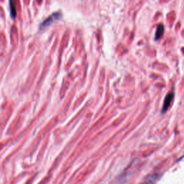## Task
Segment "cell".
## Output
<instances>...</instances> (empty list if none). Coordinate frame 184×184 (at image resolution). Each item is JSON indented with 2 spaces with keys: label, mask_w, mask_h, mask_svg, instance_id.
I'll list each match as a JSON object with an SVG mask.
<instances>
[{
  "label": "cell",
  "mask_w": 184,
  "mask_h": 184,
  "mask_svg": "<svg viewBox=\"0 0 184 184\" xmlns=\"http://www.w3.org/2000/svg\"><path fill=\"white\" fill-rule=\"evenodd\" d=\"M61 17H62V15H61V14L60 13V12L53 13V15H51V16L48 17L42 23L41 25H40V28L44 29L45 28V27H48V26L52 24L53 22H55V20H58L60 18H61Z\"/></svg>",
  "instance_id": "1"
},
{
  "label": "cell",
  "mask_w": 184,
  "mask_h": 184,
  "mask_svg": "<svg viewBox=\"0 0 184 184\" xmlns=\"http://www.w3.org/2000/svg\"><path fill=\"white\" fill-rule=\"evenodd\" d=\"M173 98H174V93H173V92L168 93V94H167V96L165 98V100H164L163 106V108H162L163 114L166 112L167 110L168 109L169 107L171 106V103H172L173 100Z\"/></svg>",
  "instance_id": "2"
},
{
  "label": "cell",
  "mask_w": 184,
  "mask_h": 184,
  "mask_svg": "<svg viewBox=\"0 0 184 184\" xmlns=\"http://www.w3.org/2000/svg\"><path fill=\"white\" fill-rule=\"evenodd\" d=\"M164 33V27L162 24H160L157 27V30L155 33V40H157L160 39V37H162Z\"/></svg>",
  "instance_id": "3"
},
{
  "label": "cell",
  "mask_w": 184,
  "mask_h": 184,
  "mask_svg": "<svg viewBox=\"0 0 184 184\" xmlns=\"http://www.w3.org/2000/svg\"><path fill=\"white\" fill-rule=\"evenodd\" d=\"M9 7H10L11 17L13 19H15V17H16V10H15V7L14 6V2L12 0H9Z\"/></svg>",
  "instance_id": "4"
}]
</instances>
